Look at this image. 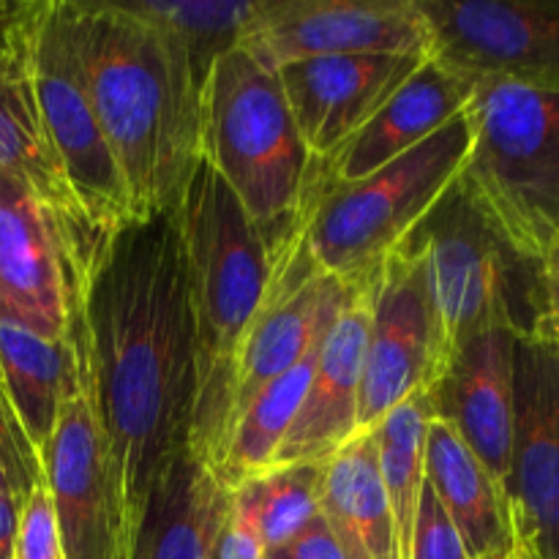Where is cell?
<instances>
[{
	"mask_svg": "<svg viewBox=\"0 0 559 559\" xmlns=\"http://www.w3.org/2000/svg\"><path fill=\"white\" fill-rule=\"evenodd\" d=\"M238 47L265 69L333 55H429L418 0H254Z\"/></svg>",
	"mask_w": 559,
	"mask_h": 559,
	"instance_id": "4fadbf2b",
	"label": "cell"
},
{
	"mask_svg": "<svg viewBox=\"0 0 559 559\" xmlns=\"http://www.w3.org/2000/svg\"><path fill=\"white\" fill-rule=\"evenodd\" d=\"M464 115L469 153L459 183L513 246L544 260L559 238V93L478 82Z\"/></svg>",
	"mask_w": 559,
	"mask_h": 559,
	"instance_id": "52a82bcc",
	"label": "cell"
},
{
	"mask_svg": "<svg viewBox=\"0 0 559 559\" xmlns=\"http://www.w3.org/2000/svg\"><path fill=\"white\" fill-rule=\"evenodd\" d=\"M516 342L508 331L464 338L451 349L440 380L429 391L435 418L462 437L500 486H506L511 467Z\"/></svg>",
	"mask_w": 559,
	"mask_h": 559,
	"instance_id": "ac0fdd59",
	"label": "cell"
},
{
	"mask_svg": "<svg viewBox=\"0 0 559 559\" xmlns=\"http://www.w3.org/2000/svg\"><path fill=\"white\" fill-rule=\"evenodd\" d=\"M200 158L233 189L271 249L298 213L311 156L276 71L240 47L216 58L202 87Z\"/></svg>",
	"mask_w": 559,
	"mask_h": 559,
	"instance_id": "8992f818",
	"label": "cell"
},
{
	"mask_svg": "<svg viewBox=\"0 0 559 559\" xmlns=\"http://www.w3.org/2000/svg\"><path fill=\"white\" fill-rule=\"evenodd\" d=\"M371 278L325 333L314 374L273 467L328 462L358 431L360 377L371 328Z\"/></svg>",
	"mask_w": 559,
	"mask_h": 559,
	"instance_id": "d6986e66",
	"label": "cell"
},
{
	"mask_svg": "<svg viewBox=\"0 0 559 559\" xmlns=\"http://www.w3.org/2000/svg\"><path fill=\"white\" fill-rule=\"evenodd\" d=\"M265 559H347L344 549L338 546L336 535L328 527L322 513H317L298 535L287 540V544L267 549Z\"/></svg>",
	"mask_w": 559,
	"mask_h": 559,
	"instance_id": "1f68e13d",
	"label": "cell"
},
{
	"mask_svg": "<svg viewBox=\"0 0 559 559\" xmlns=\"http://www.w3.org/2000/svg\"><path fill=\"white\" fill-rule=\"evenodd\" d=\"M0 391H5V385H3V374H0Z\"/></svg>",
	"mask_w": 559,
	"mask_h": 559,
	"instance_id": "74e56055",
	"label": "cell"
},
{
	"mask_svg": "<svg viewBox=\"0 0 559 559\" xmlns=\"http://www.w3.org/2000/svg\"><path fill=\"white\" fill-rule=\"evenodd\" d=\"M429 55H333L276 71L311 164L342 151Z\"/></svg>",
	"mask_w": 559,
	"mask_h": 559,
	"instance_id": "e0dca14e",
	"label": "cell"
},
{
	"mask_svg": "<svg viewBox=\"0 0 559 559\" xmlns=\"http://www.w3.org/2000/svg\"><path fill=\"white\" fill-rule=\"evenodd\" d=\"M38 462L58 516L63 559H129L131 522L87 380L60 409Z\"/></svg>",
	"mask_w": 559,
	"mask_h": 559,
	"instance_id": "5bb4252c",
	"label": "cell"
},
{
	"mask_svg": "<svg viewBox=\"0 0 559 559\" xmlns=\"http://www.w3.org/2000/svg\"><path fill=\"white\" fill-rule=\"evenodd\" d=\"M513 559H533V557H530V555H524L522 549H516V555H513Z\"/></svg>",
	"mask_w": 559,
	"mask_h": 559,
	"instance_id": "8d00e7d4",
	"label": "cell"
},
{
	"mask_svg": "<svg viewBox=\"0 0 559 559\" xmlns=\"http://www.w3.org/2000/svg\"><path fill=\"white\" fill-rule=\"evenodd\" d=\"M211 559H265V546L254 530L229 508V516L213 544Z\"/></svg>",
	"mask_w": 559,
	"mask_h": 559,
	"instance_id": "d6a6232c",
	"label": "cell"
},
{
	"mask_svg": "<svg viewBox=\"0 0 559 559\" xmlns=\"http://www.w3.org/2000/svg\"><path fill=\"white\" fill-rule=\"evenodd\" d=\"M358 289L364 287L342 284L317 265L300 224L293 218L282 238L271 246V276L265 295L235 358L227 442L249 404L325 338Z\"/></svg>",
	"mask_w": 559,
	"mask_h": 559,
	"instance_id": "30bf717a",
	"label": "cell"
},
{
	"mask_svg": "<svg viewBox=\"0 0 559 559\" xmlns=\"http://www.w3.org/2000/svg\"><path fill=\"white\" fill-rule=\"evenodd\" d=\"M44 480L41 462L27 442L9 393L0 391V491L25 500Z\"/></svg>",
	"mask_w": 559,
	"mask_h": 559,
	"instance_id": "f1b7e54d",
	"label": "cell"
},
{
	"mask_svg": "<svg viewBox=\"0 0 559 559\" xmlns=\"http://www.w3.org/2000/svg\"><path fill=\"white\" fill-rule=\"evenodd\" d=\"M473 93V82L429 58L342 151L311 167L328 180L366 178L464 115Z\"/></svg>",
	"mask_w": 559,
	"mask_h": 559,
	"instance_id": "ffe728a7",
	"label": "cell"
},
{
	"mask_svg": "<svg viewBox=\"0 0 559 559\" xmlns=\"http://www.w3.org/2000/svg\"><path fill=\"white\" fill-rule=\"evenodd\" d=\"M399 249L424 262L451 349L484 331L544 338V262L513 246L459 178Z\"/></svg>",
	"mask_w": 559,
	"mask_h": 559,
	"instance_id": "5b68a950",
	"label": "cell"
},
{
	"mask_svg": "<svg viewBox=\"0 0 559 559\" xmlns=\"http://www.w3.org/2000/svg\"><path fill=\"white\" fill-rule=\"evenodd\" d=\"M74 331L134 527L194 429L197 336L175 211L126 224L109 240L82 284Z\"/></svg>",
	"mask_w": 559,
	"mask_h": 559,
	"instance_id": "6da1fadb",
	"label": "cell"
},
{
	"mask_svg": "<svg viewBox=\"0 0 559 559\" xmlns=\"http://www.w3.org/2000/svg\"><path fill=\"white\" fill-rule=\"evenodd\" d=\"M516 546L559 559V347L519 338L513 358V440L506 478Z\"/></svg>",
	"mask_w": 559,
	"mask_h": 559,
	"instance_id": "9a60e30c",
	"label": "cell"
},
{
	"mask_svg": "<svg viewBox=\"0 0 559 559\" xmlns=\"http://www.w3.org/2000/svg\"><path fill=\"white\" fill-rule=\"evenodd\" d=\"M175 218L197 336L189 451L216 475L227 442L235 358L265 295L271 249L233 189L202 158L180 194Z\"/></svg>",
	"mask_w": 559,
	"mask_h": 559,
	"instance_id": "3957f363",
	"label": "cell"
},
{
	"mask_svg": "<svg viewBox=\"0 0 559 559\" xmlns=\"http://www.w3.org/2000/svg\"><path fill=\"white\" fill-rule=\"evenodd\" d=\"M513 555H516V551H511V555H489V557H484V559H513Z\"/></svg>",
	"mask_w": 559,
	"mask_h": 559,
	"instance_id": "d590c367",
	"label": "cell"
},
{
	"mask_svg": "<svg viewBox=\"0 0 559 559\" xmlns=\"http://www.w3.org/2000/svg\"><path fill=\"white\" fill-rule=\"evenodd\" d=\"M233 491L186 448L158 475L131 527L129 559H211Z\"/></svg>",
	"mask_w": 559,
	"mask_h": 559,
	"instance_id": "44dd1931",
	"label": "cell"
},
{
	"mask_svg": "<svg viewBox=\"0 0 559 559\" xmlns=\"http://www.w3.org/2000/svg\"><path fill=\"white\" fill-rule=\"evenodd\" d=\"M451 355L424 262L396 249L371 284V328L360 377L358 431L374 429L393 407L431 391Z\"/></svg>",
	"mask_w": 559,
	"mask_h": 559,
	"instance_id": "7c38bea8",
	"label": "cell"
},
{
	"mask_svg": "<svg viewBox=\"0 0 559 559\" xmlns=\"http://www.w3.org/2000/svg\"><path fill=\"white\" fill-rule=\"evenodd\" d=\"M407 559H469L456 524L451 522V516L440 506V500H437L426 480L424 491H420L418 516H415Z\"/></svg>",
	"mask_w": 559,
	"mask_h": 559,
	"instance_id": "f546056e",
	"label": "cell"
},
{
	"mask_svg": "<svg viewBox=\"0 0 559 559\" xmlns=\"http://www.w3.org/2000/svg\"><path fill=\"white\" fill-rule=\"evenodd\" d=\"M431 420H435L431 396L429 391H420L404 399L374 429H369L374 437L377 462H380L382 486H385L388 506H391L393 524H396L399 557L402 559L409 557V540H413L420 491H424V451Z\"/></svg>",
	"mask_w": 559,
	"mask_h": 559,
	"instance_id": "484cf974",
	"label": "cell"
},
{
	"mask_svg": "<svg viewBox=\"0 0 559 559\" xmlns=\"http://www.w3.org/2000/svg\"><path fill=\"white\" fill-rule=\"evenodd\" d=\"M14 559H63L58 516L44 480L22 502Z\"/></svg>",
	"mask_w": 559,
	"mask_h": 559,
	"instance_id": "4dcf8cb0",
	"label": "cell"
},
{
	"mask_svg": "<svg viewBox=\"0 0 559 559\" xmlns=\"http://www.w3.org/2000/svg\"><path fill=\"white\" fill-rule=\"evenodd\" d=\"M47 0H0V173L25 180L58 222L80 282L85 284L107 240L82 213L44 120L36 41Z\"/></svg>",
	"mask_w": 559,
	"mask_h": 559,
	"instance_id": "ba28073f",
	"label": "cell"
},
{
	"mask_svg": "<svg viewBox=\"0 0 559 559\" xmlns=\"http://www.w3.org/2000/svg\"><path fill=\"white\" fill-rule=\"evenodd\" d=\"M87 96L134 222L175 211L200 162L202 82L183 41L129 3L76 0Z\"/></svg>",
	"mask_w": 559,
	"mask_h": 559,
	"instance_id": "7a4b0ae2",
	"label": "cell"
},
{
	"mask_svg": "<svg viewBox=\"0 0 559 559\" xmlns=\"http://www.w3.org/2000/svg\"><path fill=\"white\" fill-rule=\"evenodd\" d=\"M320 513L347 559H402L371 431L349 440L325 462Z\"/></svg>",
	"mask_w": 559,
	"mask_h": 559,
	"instance_id": "cb8c5ba5",
	"label": "cell"
},
{
	"mask_svg": "<svg viewBox=\"0 0 559 559\" xmlns=\"http://www.w3.org/2000/svg\"><path fill=\"white\" fill-rule=\"evenodd\" d=\"M426 484L456 524L469 559L516 551L508 497L462 437L435 418L426 431Z\"/></svg>",
	"mask_w": 559,
	"mask_h": 559,
	"instance_id": "7402d4cb",
	"label": "cell"
},
{
	"mask_svg": "<svg viewBox=\"0 0 559 559\" xmlns=\"http://www.w3.org/2000/svg\"><path fill=\"white\" fill-rule=\"evenodd\" d=\"M82 282L58 222L25 180L0 173V320L71 338Z\"/></svg>",
	"mask_w": 559,
	"mask_h": 559,
	"instance_id": "2e32d148",
	"label": "cell"
},
{
	"mask_svg": "<svg viewBox=\"0 0 559 559\" xmlns=\"http://www.w3.org/2000/svg\"><path fill=\"white\" fill-rule=\"evenodd\" d=\"M36 76L44 120L66 180L91 227L109 243L134 222V213L87 96L76 0H47L36 41Z\"/></svg>",
	"mask_w": 559,
	"mask_h": 559,
	"instance_id": "9c48e42d",
	"label": "cell"
},
{
	"mask_svg": "<svg viewBox=\"0 0 559 559\" xmlns=\"http://www.w3.org/2000/svg\"><path fill=\"white\" fill-rule=\"evenodd\" d=\"M0 374L16 420L38 453L52 437L60 409L85 388L87 371L76 331L63 342H49L0 320Z\"/></svg>",
	"mask_w": 559,
	"mask_h": 559,
	"instance_id": "603a6c76",
	"label": "cell"
},
{
	"mask_svg": "<svg viewBox=\"0 0 559 559\" xmlns=\"http://www.w3.org/2000/svg\"><path fill=\"white\" fill-rule=\"evenodd\" d=\"M325 342V338H322ZM322 342L300 360L298 366L273 380L254 402L249 404L240 420L229 435L227 451L216 469V480L227 491H235L246 480L267 473L276 462V453L298 415L300 402L306 396L311 374H314L317 358H320Z\"/></svg>",
	"mask_w": 559,
	"mask_h": 559,
	"instance_id": "d4e9b609",
	"label": "cell"
},
{
	"mask_svg": "<svg viewBox=\"0 0 559 559\" xmlns=\"http://www.w3.org/2000/svg\"><path fill=\"white\" fill-rule=\"evenodd\" d=\"M22 502L25 500L0 491V559H14Z\"/></svg>",
	"mask_w": 559,
	"mask_h": 559,
	"instance_id": "e575fe53",
	"label": "cell"
},
{
	"mask_svg": "<svg viewBox=\"0 0 559 559\" xmlns=\"http://www.w3.org/2000/svg\"><path fill=\"white\" fill-rule=\"evenodd\" d=\"M467 153L469 120L459 115L424 145L360 180H328L309 167L295 213L309 254L328 276L366 287L456 183Z\"/></svg>",
	"mask_w": 559,
	"mask_h": 559,
	"instance_id": "277c9868",
	"label": "cell"
},
{
	"mask_svg": "<svg viewBox=\"0 0 559 559\" xmlns=\"http://www.w3.org/2000/svg\"><path fill=\"white\" fill-rule=\"evenodd\" d=\"M325 462L282 464L233 491V511L249 524L262 546L276 549L320 513Z\"/></svg>",
	"mask_w": 559,
	"mask_h": 559,
	"instance_id": "4316f807",
	"label": "cell"
},
{
	"mask_svg": "<svg viewBox=\"0 0 559 559\" xmlns=\"http://www.w3.org/2000/svg\"><path fill=\"white\" fill-rule=\"evenodd\" d=\"M129 5L183 41L202 87L216 58L238 47L240 31L254 11V0H140Z\"/></svg>",
	"mask_w": 559,
	"mask_h": 559,
	"instance_id": "83f0119b",
	"label": "cell"
},
{
	"mask_svg": "<svg viewBox=\"0 0 559 559\" xmlns=\"http://www.w3.org/2000/svg\"><path fill=\"white\" fill-rule=\"evenodd\" d=\"M544 338L559 347V238L544 254Z\"/></svg>",
	"mask_w": 559,
	"mask_h": 559,
	"instance_id": "836d02e7",
	"label": "cell"
},
{
	"mask_svg": "<svg viewBox=\"0 0 559 559\" xmlns=\"http://www.w3.org/2000/svg\"><path fill=\"white\" fill-rule=\"evenodd\" d=\"M429 58L473 85L559 93V0H418Z\"/></svg>",
	"mask_w": 559,
	"mask_h": 559,
	"instance_id": "8fae6325",
	"label": "cell"
}]
</instances>
